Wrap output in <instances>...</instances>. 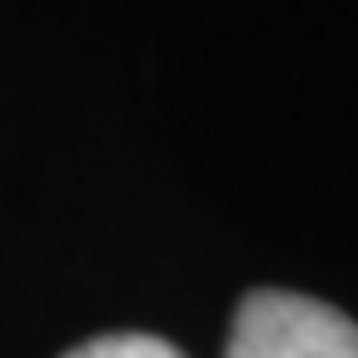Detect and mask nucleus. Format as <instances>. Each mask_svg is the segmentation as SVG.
Here are the masks:
<instances>
[{
  "label": "nucleus",
  "mask_w": 358,
  "mask_h": 358,
  "mask_svg": "<svg viewBox=\"0 0 358 358\" xmlns=\"http://www.w3.org/2000/svg\"><path fill=\"white\" fill-rule=\"evenodd\" d=\"M224 358H358V324L308 294L259 289L239 303Z\"/></svg>",
  "instance_id": "obj_1"
},
{
  "label": "nucleus",
  "mask_w": 358,
  "mask_h": 358,
  "mask_svg": "<svg viewBox=\"0 0 358 358\" xmlns=\"http://www.w3.org/2000/svg\"><path fill=\"white\" fill-rule=\"evenodd\" d=\"M65 358H185V353L155 334H105V338H90V343L70 348Z\"/></svg>",
  "instance_id": "obj_2"
}]
</instances>
